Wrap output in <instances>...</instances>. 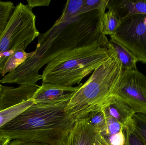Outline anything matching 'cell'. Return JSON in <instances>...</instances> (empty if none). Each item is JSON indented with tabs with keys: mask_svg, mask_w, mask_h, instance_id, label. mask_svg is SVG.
<instances>
[{
	"mask_svg": "<svg viewBox=\"0 0 146 145\" xmlns=\"http://www.w3.org/2000/svg\"><path fill=\"white\" fill-rule=\"evenodd\" d=\"M96 139L98 145H110L100 134H97Z\"/></svg>",
	"mask_w": 146,
	"mask_h": 145,
	"instance_id": "25",
	"label": "cell"
},
{
	"mask_svg": "<svg viewBox=\"0 0 146 145\" xmlns=\"http://www.w3.org/2000/svg\"><path fill=\"white\" fill-rule=\"evenodd\" d=\"M104 110L107 115L116 120L125 130L134 129L133 117L136 113L120 99L115 97Z\"/></svg>",
	"mask_w": 146,
	"mask_h": 145,
	"instance_id": "11",
	"label": "cell"
},
{
	"mask_svg": "<svg viewBox=\"0 0 146 145\" xmlns=\"http://www.w3.org/2000/svg\"><path fill=\"white\" fill-rule=\"evenodd\" d=\"M110 37L128 49L138 61L146 64V14L134 15L122 20Z\"/></svg>",
	"mask_w": 146,
	"mask_h": 145,
	"instance_id": "6",
	"label": "cell"
},
{
	"mask_svg": "<svg viewBox=\"0 0 146 145\" xmlns=\"http://www.w3.org/2000/svg\"><path fill=\"white\" fill-rule=\"evenodd\" d=\"M27 47L25 43H22L15 49L0 71V74L2 77H4L7 73L13 71L34 54V51L30 53L26 52L25 49Z\"/></svg>",
	"mask_w": 146,
	"mask_h": 145,
	"instance_id": "13",
	"label": "cell"
},
{
	"mask_svg": "<svg viewBox=\"0 0 146 145\" xmlns=\"http://www.w3.org/2000/svg\"><path fill=\"white\" fill-rule=\"evenodd\" d=\"M36 17L27 5L20 3L0 36V54L15 50L25 43L27 47L40 35L36 25Z\"/></svg>",
	"mask_w": 146,
	"mask_h": 145,
	"instance_id": "5",
	"label": "cell"
},
{
	"mask_svg": "<svg viewBox=\"0 0 146 145\" xmlns=\"http://www.w3.org/2000/svg\"><path fill=\"white\" fill-rule=\"evenodd\" d=\"M15 7L12 2L0 1V36L6 29Z\"/></svg>",
	"mask_w": 146,
	"mask_h": 145,
	"instance_id": "19",
	"label": "cell"
},
{
	"mask_svg": "<svg viewBox=\"0 0 146 145\" xmlns=\"http://www.w3.org/2000/svg\"><path fill=\"white\" fill-rule=\"evenodd\" d=\"M70 100L34 104L0 128V134L12 140L64 145L75 122L65 111Z\"/></svg>",
	"mask_w": 146,
	"mask_h": 145,
	"instance_id": "2",
	"label": "cell"
},
{
	"mask_svg": "<svg viewBox=\"0 0 146 145\" xmlns=\"http://www.w3.org/2000/svg\"><path fill=\"white\" fill-rule=\"evenodd\" d=\"M121 22L137 14H146V0H109L107 7Z\"/></svg>",
	"mask_w": 146,
	"mask_h": 145,
	"instance_id": "12",
	"label": "cell"
},
{
	"mask_svg": "<svg viewBox=\"0 0 146 145\" xmlns=\"http://www.w3.org/2000/svg\"><path fill=\"white\" fill-rule=\"evenodd\" d=\"M125 145H146L142 139L134 132V129L125 130Z\"/></svg>",
	"mask_w": 146,
	"mask_h": 145,
	"instance_id": "22",
	"label": "cell"
},
{
	"mask_svg": "<svg viewBox=\"0 0 146 145\" xmlns=\"http://www.w3.org/2000/svg\"><path fill=\"white\" fill-rule=\"evenodd\" d=\"M11 141L9 138L0 134V145H8Z\"/></svg>",
	"mask_w": 146,
	"mask_h": 145,
	"instance_id": "26",
	"label": "cell"
},
{
	"mask_svg": "<svg viewBox=\"0 0 146 145\" xmlns=\"http://www.w3.org/2000/svg\"><path fill=\"white\" fill-rule=\"evenodd\" d=\"M109 0H84L80 14L94 10L105 13Z\"/></svg>",
	"mask_w": 146,
	"mask_h": 145,
	"instance_id": "21",
	"label": "cell"
},
{
	"mask_svg": "<svg viewBox=\"0 0 146 145\" xmlns=\"http://www.w3.org/2000/svg\"><path fill=\"white\" fill-rule=\"evenodd\" d=\"M85 118L97 133L101 134L105 131L107 116L104 109L91 112Z\"/></svg>",
	"mask_w": 146,
	"mask_h": 145,
	"instance_id": "18",
	"label": "cell"
},
{
	"mask_svg": "<svg viewBox=\"0 0 146 145\" xmlns=\"http://www.w3.org/2000/svg\"><path fill=\"white\" fill-rule=\"evenodd\" d=\"M32 99L0 111V128L22 113L34 104Z\"/></svg>",
	"mask_w": 146,
	"mask_h": 145,
	"instance_id": "17",
	"label": "cell"
},
{
	"mask_svg": "<svg viewBox=\"0 0 146 145\" xmlns=\"http://www.w3.org/2000/svg\"><path fill=\"white\" fill-rule=\"evenodd\" d=\"M109 42L122 65L123 70L137 69L136 64L138 60L128 49L112 38H110Z\"/></svg>",
	"mask_w": 146,
	"mask_h": 145,
	"instance_id": "14",
	"label": "cell"
},
{
	"mask_svg": "<svg viewBox=\"0 0 146 145\" xmlns=\"http://www.w3.org/2000/svg\"><path fill=\"white\" fill-rule=\"evenodd\" d=\"M82 85L81 83L76 87H66L42 83L38 88L32 99L35 104H48L71 99Z\"/></svg>",
	"mask_w": 146,
	"mask_h": 145,
	"instance_id": "8",
	"label": "cell"
},
{
	"mask_svg": "<svg viewBox=\"0 0 146 145\" xmlns=\"http://www.w3.org/2000/svg\"><path fill=\"white\" fill-rule=\"evenodd\" d=\"M109 48L110 56L94 70L66 107V113L75 122L104 109L116 97L123 68L110 44Z\"/></svg>",
	"mask_w": 146,
	"mask_h": 145,
	"instance_id": "3",
	"label": "cell"
},
{
	"mask_svg": "<svg viewBox=\"0 0 146 145\" xmlns=\"http://www.w3.org/2000/svg\"><path fill=\"white\" fill-rule=\"evenodd\" d=\"M84 0L67 1L60 17L54 24H60L69 21L80 15Z\"/></svg>",
	"mask_w": 146,
	"mask_h": 145,
	"instance_id": "16",
	"label": "cell"
},
{
	"mask_svg": "<svg viewBox=\"0 0 146 145\" xmlns=\"http://www.w3.org/2000/svg\"><path fill=\"white\" fill-rule=\"evenodd\" d=\"M121 24V20L111 10H109L102 16L100 19V32L104 35H114Z\"/></svg>",
	"mask_w": 146,
	"mask_h": 145,
	"instance_id": "15",
	"label": "cell"
},
{
	"mask_svg": "<svg viewBox=\"0 0 146 145\" xmlns=\"http://www.w3.org/2000/svg\"><path fill=\"white\" fill-rule=\"evenodd\" d=\"M8 145H47L40 143L26 142L19 140H13L10 142Z\"/></svg>",
	"mask_w": 146,
	"mask_h": 145,
	"instance_id": "24",
	"label": "cell"
},
{
	"mask_svg": "<svg viewBox=\"0 0 146 145\" xmlns=\"http://www.w3.org/2000/svg\"><path fill=\"white\" fill-rule=\"evenodd\" d=\"M2 90V85H1V83H0V93H1V91Z\"/></svg>",
	"mask_w": 146,
	"mask_h": 145,
	"instance_id": "27",
	"label": "cell"
},
{
	"mask_svg": "<svg viewBox=\"0 0 146 145\" xmlns=\"http://www.w3.org/2000/svg\"><path fill=\"white\" fill-rule=\"evenodd\" d=\"M106 36L90 45L65 52L48 63L42 74V83L73 87L94 71L110 55Z\"/></svg>",
	"mask_w": 146,
	"mask_h": 145,
	"instance_id": "4",
	"label": "cell"
},
{
	"mask_svg": "<svg viewBox=\"0 0 146 145\" xmlns=\"http://www.w3.org/2000/svg\"><path fill=\"white\" fill-rule=\"evenodd\" d=\"M97 134L86 118L77 120L64 145H98L96 139Z\"/></svg>",
	"mask_w": 146,
	"mask_h": 145,
	"instance_id": "10",
	"label": "cell"
},
{
	"mask_svg": "<svg viewBox=\"0 0 146 145\" xmlns=\"http://www.w3.org/2000/svg\"><path fill=\"white\" fill-rule=\"evenodd\" d=\"M134 132L146 145V114L135 113L133 117Z\"/></svg>",
	"mask_w": 146,
	"mask_h": 145,
	"instance_id": "20",
	"label": "cell"
},
{
	"mask_svg": "<svg viewBox=\"0 0 146 145\" xmlns=\"http://www.w3.org/2000/svg\"><path fill=\"white\" fill-rule=\"evenodd\" d=\"M50 2V0H28L27 5L30 9L32 10L35 7H48Z\"/></svg>",
	"mask_w": 146,
	"mask_h": 145,
	"instance_id": "23",
	"label": "cell"
},
{
	"mask_svg": "<svg viewBox=\"0 0 146 145\" xmlns=\"http://www.w3.org/2000/svg\"><path fill=\"white\" fill-rule=\"evenodd\" d=\"M94 10L80 14L60 24H54L40 34L34 54L13 71L0 80L1 83L37 86L41 80L39 71L44 66L65 52L90 45L103 38L100 21L104 14Z\"/></svg>",
	"mask_w": 146,
	"mask_h": 145,
	"instance_id": "1",
	"label": "cell"
},
{
	"mask_svg": "<svg viewBox=\"0 0 146 145\" xmlns=\"http://www.w3.org/2000/svg\"><path fill=\"white\" fill-rule=\"evenodd\" d=\"M116 96L135 113L146 114V76L137 69L123 70Z\"/></svg>",
	"mask_w": 146,
	"mask_h": 145,
	"instance_id": "7",
	"label": "cell"
},
{
	"mask_svg": "<svg viewBox=\"0 0 146 145\" xmlns=\"http://www.w3.org/2000/svg\"><path fill=\"white\" fill-rule=\"evenodd\" d=\"M39 86L20 85L17 87L2 85L0 111L32 99Z\"/></svg>",
	"mask_w": 146,
	"mask_h": 145,
	"instance_id": "9",
	"label": "cell"
}]
</instances>
